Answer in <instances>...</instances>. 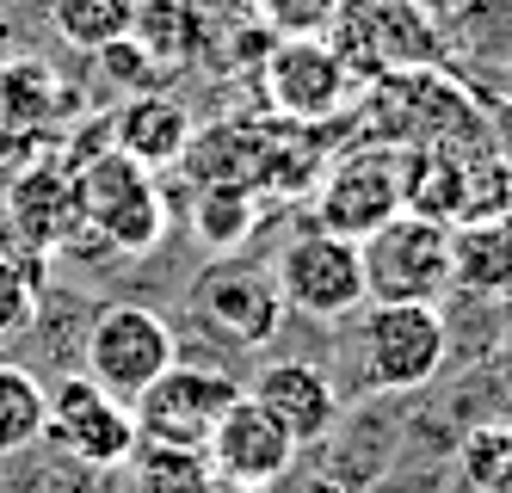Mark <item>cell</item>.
Returning <instances> with one entry per match:
<instances>
[{
    "instance_id": "cell-23",
    "label": "cell",
    "mask_w": 512,
    "mask_h": 493,
    "mask_svg": "<svg viewBox=\"0 0 512 493\" xmlns=\"http://www.w3.org/2000/svg\"><path fill=\"white\" fill-rule=\"evenodd\" d=\"M130 19H136V0H50L56 37L93 56L105 44H118V37H130Z\"/></svg>"
},
{
    "instance_id": "cell-19",
    "label": "cell",
    "mask_w": 512,
    "mask_h": 493,
    "mask_svg": "<svg viewBox=\"0 0 512 493\" xmlns=\"http://www.w3.org/2000/svg\"><path fill=\"white\" fill-rule=\"evenodd\" d=\"M451 290H475V296L512 290V222H463V229H451Z\"/></svg>"
},
{
    "instance_id": "cell-16",
    "label": "cell",
    "mask_w": 512,
    "mask_h": 493,
    "mask_svg": "<svg viewBox=\"0 0 512 493\" xmlns=\"http://www.w3.org/2000/svg\"><path fill=\"white\" fill-rule=\"evenodd\" d=\"M475 198H482V173H475L451 142H426L408 155V210L414 216L457 229L475 210Z\"/></svg>"
},
{
    "instance_id": "cell-18",
    "label": "cell",
    "mask_w": 512,
    "mask_h": 493,
    "mask_svg": "<svg viewBox=\"0 0 512 493\" xmlns=\"http://www.w3.org/2000/svg\"><path fill=\"white\" fill-rule=\"evenodd\" d=\"M130 44L149 56L155 74H179L186 62H198V50H204V19H198L192 0H136Z\"/></svg>"
},
{
    "instance_id": "cell-27",
    "label": "cell",
    "mask_w": 512,
    "mask_h": 493,
    "mask_svg": "<svg viewBox=\"0 0 512 493\" xmlns=\"http://www.w3.org/2000/svg\"><path fill=\"white\" fill-rule=\"evenodd\" d=\"M482 185H488V198H494V222H512V155H500V161H488V173H482Z\"/></svg>"
},
{
    "instance_id": "cell-30",
    "label": "cell",
    "mask_w": 512,
    "mask_h": 493,
    "mask_svg": "<svg viewBox=\"0 0 512 493\" xmlns=\"http://www.w3.org/2000/svg\"><path fill=\"white\" fill-rule=\"evenodd\" d=\"M216 493H266V487H216Z\"/></svg>"
},
{
    "instance_id": "cell-3",
    "label": "cell",
    "mask_w": 512,
    "mask_h": 493,
    "mask_svg": "<svg viewBox=\"0 0 512 493\" xmlns=\"http://www.w3.org/2000/svg\"><path fill=\"white\" fill-rule=\"evenodd\" d=\"M401 210H408V155L377 142L327 167L321 192H315V229L340 235V241H371Z\"/></svg>"
},
{
    "instance_id": "cell-11",
    "label": "cell",
    "mask_w": 512,
    "mask_h": 493,
    "mask_svg": "<svg viewBox=\"0 0 512 493\" xmlns=\"http://www.w3.org/2000/svg\"><path fill=\"white\" fill-rule=\"evenodd\" d=\"M204 457H210L223 487H278L290 475V463H297V438H290L253 395H241L223 413V426L210 432Z\"/></svg>"
},
{
    "instance_id": "cell-21",
    "label": "cell",
    "mask_w": 512,
    "mask_h": 493,
    "mask_svg": "<svg viewBox=\"0 0 512 493\" xmlns=\"http://www.w3.org/2000/svg\"><path fill=\"white\" fill-rule=\"evenodd\" d=\"M124 469H130V493H216L223 487L204 450H179L155 438H136Z\"/></svg>"
},
{
    "instance_id": "cell-1",
    "label": "cell",
    "mask_w": 512,
    "mask_h": 493,
    "mask_svg": "<svg viewBox=\"0 0 512 493\" xmlns=\"http://www.w3.org/2000/svg\"><path fill=\"white\" fill-rule=\"evenodd\" d=\"M75 192H81V222L118 253H155L167 235V204L155 192L149 167H136L118 148L75 161Z\"/></svg>"
},
{
    "instance_id": "cell-22",
    "label": "cell",
    "mask_w": 512,
    "mask_h": 493,
    "mask_svg": "<svg viewBox=\"0 0 512 493\" xmlns=\"http://www.w3.org/2000/svg\"><path fill=\"white\" fill-rule=\"evenodd\" d=\"M457 475L469 481V493H512V413L469 426V438L457 444Z\"/></svg>"
},
{
    "instance_id": "cell-25",
    "label": "cell",
    "mask_w": 512,
    "mask_h": 493,
    "mask_svg": "<svg viewBox=\"0 0 512 493\" xmlns=\"http://www.w3.org/2000/svg\"><path fill=\"white\" fill-rule=\"evenodd\" d=\"M44 444V383L19 364H0V457Z\"/></svg>"
},
{
    "instance_id": "cell-24",
    "label": "cell",
    "mask_w": 512,
    "mask_h": 493,
    "mask_svg": "<svg viewBox=\"0 0 512 493\" xmlns=\"http://www.w3.org/2000/svg\"><path fill=\"white\" fill-rule=\"evenodd\" d=\"M253 216H260V192L253 185H198V204H192V229L229 253L253 235Z\"/></svg>"
},
{
    "instance_id": "cell-9",
    "label": "cell",
    "mask_w": 512,
    "mask_h": 493,
    "mask_svg": "<svg viewBox=\"0 0 512 493\" xmlns=\"http://www.w3.org/2000/svg\"><path fill=\"white\" fill-rule=\"evenodd\" d=\"M260 81H266V99H272L278 118H290V124H321V118H334V111H346L352 74H346V56L334 44H321V37L297 31V37H278V44L266 50Z\"/></svg>"
},
{
    "instance_id": "cell-13",
    "label": "cell",
    "mask_w": 512,
    "mask_h": 493,
    "mask_svg": "<svg viewBox=\"0 0 512 493\" xmlns=\"http://www.w3.org/2000/svg\"><path fill=\"white\" fill-rule=\"evenodd\" d=\"M247 395L260 401L290 438H297V450H303V444H321V438H334L340 407H346V395L327 383L315 364H297V358L266 364L260 376H253V389H247Z\"/></svg>"
},
{
    "instance_id": "cell-6",
    "label": "cell",
    "mask_w": 512,
    "mask_h": 493,
    "mask_svg": "<svg viewBox=\"0 0 512 493\" xmlns=\"http://www.w3.org/2000/svg\"><path fill=\"white\" fill-rule=\"evenodd\" d=\"M81 358H87L81 376H93L105 395H118L130 407L173 364V327L155 309H142V302H112V309L93 315Z\"/></svg>"
},
{
    "instance_id": "cell-20",
    "label": "cell",
    "mask_w": 512,
    "mask_h": 493,
    "mask_svg": "<svg viewBox=\"0 0 512 493\" xmlns=\"http://www.w3.org/2000/svg\"><path fill=\"white\" fill-rule=\"evenodd\" d=\"M44 278H50V253H38L0 222V339H13L38 321Z\"/></svg>"
},
{
    "instance_id": "cell-17",
    "label": "cell",
    "mask_w": 512,
    "mask_h": 493,
    "mask_svg": "<svg viewBox=\"0 0 512 493\" xmlns=\"http://www.w3.org/2000/svg\"><path fill=\"white\" fill-rule=\"evenodd\" d=\"M68 81L38 62V56H19V62H0V142H38L62 111H68Z\"/></svg>"
},
{
    "instance_id": "cell-2",
    "label": "cell",
    "mask_w": 512,
    "mask_h": 493,
    "mask_svg": "<svg viewBox=\"0 0 512 493\" xmlns=\"http://www.w3.org/2000/svg\"><path fill=\"white\" fill-rule=\"evenodd\" d=\"M358 265L364 302H438L451 290V229L401 210L371 241H358Z\"/></svg>"
},
{
    "instance_id": "cell-4",
    "label": "cell",
    "mask_w": 512,
    "mask_h": 493,
    "mask_svg": "<svg viewBox=\"0 0 512 493\" xmlns=\"http://www.w3.org/2000/svg\"><path fill=\"white\" fill-rule=\"evenodd\" d=\"M241 395H247V389L235 383L229 370H210V364H167L155 383L130 401L136 438L179 444V450H204L210 432L223 426V413H229Z\"/></svg>"
},
{
    "instance_id": "cell-29",
    "label": "cell",
    "mask_w": 512,
    "mask_h": 493,
    "mask_svg": "<svg viewBox=\"0 0 512 493\" xmlns=\"http://www.w3.org/2000/svg\"><path fill=\"white\" fill-rule=\"evenodd\" d=\"M25 493H68V487H56V481H31Z\"/></svg>"
},
{
    "instance_id": "cell-14",
    "label": "cell",
    "mask_w": 512,
    "mask_h": 493,
    "mask_svg": "<svg viewBox=\"0 0 512 493\" xmlns=\"http://www.w3.org/2000/svg\"><path fill=\"white\" fill-rule=\"evenodd\" d=\"M192 111L167 99V93H130L124 111L112 118V148L118 155H130L136 167H173V161H186V148H192Z\"/></svg>"
},
{
    "instance_id": "cell-5",
    "label": "cell",
    "mask_w": 512,
    "mask_h": 493,
    "mask_svg": "<svg viewBox=\"0 0 512 493\" xmlns=\"http://www.w3.org/2000/svg\"><path fill=\"white\" fill-rule=\"evenodd\" d=\"M44 438L81 469H124L136 450V413L93 376H62L44 389Z\"/></svg>"
},
{
    "instance_id": "cell-10",
    "label": "cell",
    "mask_w": 512,
    "mask_h": 493,
    "mask_svg": "<svg viewBox=\"0 0 512 493\" xmlns=\"http://www.w3.org/2000/svg\"><path fill=\"white\" fill-rule=\"evenodd\" d=\"M192 315L210 333H223L229 346L253 352V346H272V333L284 321V296H278L272 272H260V265H247V259H223V265H210V272H198Z\"/></svg>"
},
{
    "instance_id": "cell-15",
    "label": "cell",
    "mask_w": 512,
    "mask_h": 493,
    "mask_svg": "<svg viewBox=\"0 0 512 493\" xmlns=\"http://www.w3.org/2000/svg\"><path fill=\"white\" fill-rule=\"evenodd\" d=\"M272 142L278 130H260V124H210V130H192L186 167L198 185H253V192H266Z\"/></svg>"
},
{
    "instance_id": "cell-26",
    "label": "cell",
    "mask_w": 512,
    "mask_h": 493,
    "mask_svg": "<svg viewBox=\"0 0 512 493\" xmlns=\"http://www.w3.org/2000/svg\"><path fill=\"white\" fill-rule=\"evenodd\" d=\"M99 62L112 68V81H124L130 93H155V81H161V74L149 68V56H142V50L130 44V37H118V44H105V50H99Z\"/></svg>"
},
{
    "instance_id": "cell-28",
    "label": "cell",
    "mask_w": 512,
    "mask_h": 493,
    "mask_svg": "<svg viewBox=\"0 0 512 493\" xmlns=\"http://www.w3.org/2000/svg\"><path fill=\"white\" fill-rule=\"evenodd\" d=\"M290 493H352V487H340V481H297Z\"/></svg>"
},
{
    "instance_id": "cell-7",
    "label": "cell",
    "mask_w": 512,
    "mask_h": 493,
    "mask_svg": "<svg viewBox=\"0 0 512 493\" xmlns=\"http://www.w3.org/2000/svg\"><path fill=\"white\" fill-rule=\"evenodd\" d=\"M451 352V333L438 302H377L364 321V376L383 395H414L426 389Z\"/></svg>"
},
{
    "instance_id": "cell-12",
    "label": "cell",
    "mask_w": 512,
    "mask_h": 493,
    "mask_svg": "<svg viewBox=\"0 0 512 493\" xmlns=\"http://www.w3.org/2000/svg\"><path fill=\"white\" fill-rule=\"evenodd\" d=\"M7 229L31 241L38 253L68 247L87 222H81V192H75V167L68 161H31L13 192H7Z\"/></svg>"
},
{
    "instance_id": "cell-8",
    "label": "cell",
    "mask_w": 512,
    "mask_h": 493,
    "mask_svg": "<svg viewBox=\"0 0 512 493\" xmlns=\"http://www.w3.org/2000/svg\"><path fill=\"white\" fill-rule=\"evenodd\" d=\"M278 296H284V309L315 315V321H346L352 309H364L358 241H340L327 229L290 235L278 253Z\"/></svg>"
}]
</instances>
